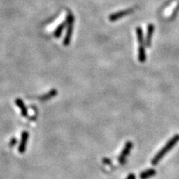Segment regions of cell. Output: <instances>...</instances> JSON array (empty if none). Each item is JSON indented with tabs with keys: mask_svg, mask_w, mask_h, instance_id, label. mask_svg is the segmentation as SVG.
<instances>
[{
	"mask_svg": "<svg viewBox=\"0 0 179 179\" xmlns=\"http://www.w3.org/2000/svg\"><path fill=\"white\" fill-rule=\"evenodd\" d=\"M57 90H56L55 89H52V90L48 92L47 93H46V94H44L43 96H42L41 97V99L42 100V101H46V100H49L50 99L55 96L56 95H57Z\"/></svg>",
	"mask_w": 179,
	"mask_h": 179,
	"instance_id": "obj_10",
	"label": "cell"
},
{
	"mask_svg": "<svg viewBox=\"0 0 179 179\" xmlns=\"http://www.w3.org/2000/svg\"><path fill=\"white\" fill-rule=\"evenodd\" d=\"M132 147H133V143L129 141L125 143V146H124L123 149H122L121 154H120V157L118 158L119 163L120 164H124L125 163V160H126V157H128V155L130 153L131 150L132 149Z\"/></svg>",
	"mask_w": 179,
	"mask_h": 179,
	"instance_id": "obj_3",
	"label": "cell"
},
{
	"mask_svg": "<svg viewBox=\"0 0 179 179\" xmlns=\"http://www.w3.org/2000/svg\"><path fill=\"white\" fill-rule=\"evenodd\" d=\"M29 134L27 131H23L22 133V135H21V140L20 143L18 147V151L20 153L22 154L25 152V149H26V146H27V143L28 140H29Z\"/></svg>",
	"mask_w": 179,
	"mask_h": 179,
	"instance_id": "obj_4",
	"label": "cell"
},
{
	"mask_svg": "<svg viewBox=\"0 0 179 179\" xmlns=\"http://www.w3.org/2000/svg\"><path fill=\"white\" fill-rule=\"evenodd\" d=\"M64 27H65L64 22H61V23L58 26H57V29H55V32H54V35L56 38H58V37L61 36V33H62V31H63V30H64Z\"/></svg>",
	"mask_w": 179,
	"mask_h": 179,
	"instance_id": "obj_11",
	"label": "cell"
},
{
	"mask_svg": "<svg viewBox=\"0 0 179 179\" xmlns=\"http://www.w3.org/2000/svg\"><path fill=\"white\" fill-rule=\"evenodd\" d=\"M178 140H179L178 134H176V135H175L174 137H172V138L166 143V144L163 147L162 149L157 152V155L153 157V159H152V165H157V164L159 163V161H161V159L166 155V154L168 153V152H169V151H170L171 149L176 145V143L178 142Z\"/></svg>",
	"mask_w": 179,
	"mask_h": 179,
	"instance_id": "obj_1",
	"label": "cell"
},
{
	"mask_svg": "<svg viewBox=\"0 0 179 179\" xmlns=\"http://www.w3.org/2000/svg\"><path fill=\"white\" fill-rule=\"evenodd\" d=\"M154 31V26L152 24H149L148 25V31H147V37H146V46H149L151 45V41H152V34Z\"/></svg>",
	"mask_w": 179,
	"mask_h": 179,
	"instance_id": "obj_8",
	"label": "cell"
},
{
	"mask_svg": "<svg viewBox=\"0 0 179 179\" xmlns=\"http://www.w3.org/2000/svg\"><path fill=\"white\" fill-rule=\"evenodd\" d=\"M103 162L105 163V164H110V159H108V158H105L103 160Z\"/></svg>",
	"mask_w": 179,
	"mask_h": 179,
	"instance_id": "obj_14",
	"label": "cell"
},
{
	"mask_svg": "<svg viewBox=\"0 0 179 179\" xmlns=\"http://www.w3.org/2000/svg\"><path fill=\"white\" fill-rule=\"evenodd\" d=\"M73 23H74V17L73 14L69 13L66 19V24H67V31H66V36H65L64 41V45L68 46L71 41L72 34H73Z\"/></svg>",
	"mask_w": 179,
	"mask_h": 179,
	"instance_id": "obj_2",
	"label": "cell"
},
{
	"mask_svg": "<svg viewBox=\"0 0 179 179\" xmlns=\"http://www.w3.org/2000/svg\"><path fill=\"white\" fill-rule=\"evenodd\" d=\"M156 174V171L153 169H149L144 172H141L140 175V179H148L149 178L154 176Z\"/></svg>",
	"mask_w": 179,
	"mask_h": 179,
	"instance_id": "obj_7",
	"label": "cell"
},
{
	"mask_svg": "<svg viewBox=\"0 0 179 179\" xmlns=\"http://www.w3.org/2000/svg\"><path fill=\"white\" fill-rule=\"evenodd\" d=\"M16 143H17V140H16V139H14V138H13L11 140H10V146H14V145H15Z\"/></svg>",
	"mask_w": 179,
	"mask_h": 179,
	"instance_id": "obj_13",
	"label": "cell"
},
{
	"mask_svg": "<svg viewBox=\"0 0 179 179\" xmlns=\"http://www.w3.org/2000/svg\"><path fill=\"white\" fill-rule=\"evenodd\" d=\"M15 103L17 105L20 109L21 113H22V116L24 117H26L28 116V110L27 108L25 106V105L24 104L23 101H22L21 99H17L15 100Z\"/></svg>",
	"mask_w": 179,
	"mask_h": 179,
	"instance_id": "obj_6",
	"label": "cell"
},
{
	"mask_svg": "<svg viewBox=\"0 0 179 179\" xmlns=\"http://www.w3.org/2000/svg\"><path fill=\"white\" fill-rule=\"evenodd\" d=\"M131 12H132L131 9H127V10H121V11H119L117 12V13L111 14V15L110 16V17H109V20H110V21H112V22H113V21L117 20L120 19L121 17H124V16H126L128 15V14H131Z\"/></svg>",
	"mask_w": 179,
	"mask_h": 179,
	"instance_id": "obj_5",
	"label": "cell"
},
{
	"mask_svg": "<svg viewBox=\"0 0 179 179\" xmlns=\"http://www.w3.org/2000/svg\"><path fill=\"white\" fill-rule=\"evenodd\" d=\"M126 179H135V176L134 174H130L127 177Z\"/></svg>",
	"mask_w": 179,
	"mask_h": 179,
	"instance_id": "obj_15",
	"label": "cell"
},
{
	"mask_svg": "<svg viewBox=\"0 0 179 179\" xmlns=\"http://www.w3.org/2000/svg\"><path fill=\"white\" fill-rule=\"evenodd\" d=\"M146 55H145V51L144 48L143 44L140 45V47L138 49V59L141 63H143L145 61Z\"/></svg>",
	"mask_w": 179,
	"mask_h": 179,
	"instance_id": "obj_9",
	"label": "cell"
},
{
	"mask_svg": "<svg viewBox=\"0 0 179 179\" xmlns=\"http://www.w3.org/2000/svg\"><path fill=\"white\" fill-rule=\"evenodd\" d=\"M136 31H137V40L140 45L143 44V33L142 29L140 27H138L136 29Z\"/></svg>",
	"mask_w": 179,
	"mask_h": 179,
	"instance_id": "obj_12",
	"label": "cell"
}]
</instances>
